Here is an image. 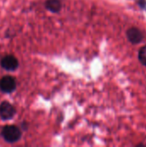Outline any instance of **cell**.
Instances as JSON below:
<instances>
[{
	"instance_id": "obj_1",
	"label": "cell",
	"mask_w": 146,
	"mask_h": 147,
	"mask_svg": "<svg viewBox=\"0 0 146 147\" xmlns=\"http://www.w3.org/2000/svg\"><path fill=\"white\" fill-rule=\"evenodd\" d=\"M1 135L5 141L9 143H15L20 140L22 132L20 128L15 125H7L2 129Z\"/></svg>"
},
{
	"instance_id": "obj_2",
	"label": "cell",
	"mask_w": 146,
	"mask_h": 147,
	"mask_svg": "<svg viewBox=\"0 0 146 147\" xmlns=\"http://www.w3.org/2000/svg\"><path fill=\"white\" fill-rule=\"evenodd\" d=\"M16 114L15 108L8 102H3L0 103V119L8 121L12 119Z\"/></svg>"
},
{
	"instance_id": "obj_3",
	"label": "cell",
	"mask_w": 146,
	"mask_h": 147,
	"mask_svg": "<svg viewBox=\"0 0 146 147\" xmlns=\"http://www.w3.org/2000/svg\"><path fill=\"white\" fill-rule=\"evenodd\" d=\"M126 34L128 40L133 45L139 44L140 42L143 41V40L145 38V34L141 31V29H139V28H136V27H132V28H128L126 30Z\"/></svg>"
},
{
	"instance_id": "obj_4",
	"label": "cell",
	"mask_w": 146,
	"mask_h": 147,
	"mask_svg": "<svg viewBox=\"0 0 146 147\" xmlns=\"http://www.w3.org/2000/svg\"><path fill=\"white\" fill-rule=\"evenodd\" d=\"M16 88L15 79L11 76H4L0 79V90L4 93H11Z\"/></svg>"
},
{
	"instance_id": "obj_5",
	"label": "cell",
	"mask_w": 146,
	"mask_h": 147,
	"mask_svg": "<svg viewBox=\"0 0 146 147\" xmlns=\"http://www.w3.org/2000/svg\"><path fill=\"white\" fill-rule=\"evenodd\" d=\"M18 65H19V63H18L17 59L11 54L4 56L1 59V66L6 71H15L18 68Z\"/></svg>"
},
{
	"instance_id": "obj_6",
	"label": "cell",
	"mask_w": 146,
	"mask_h": 147,
	"mask_svg": "<svg viewBox=\"0 0 146 147\" xmlns=\"http://www.w3.org/2000/svg\"><path fill=\"white\" fill-rule=\"evenodd\" d=\"M45 7L52 13H59L62 9V3L61 0H46Z\"/></svg>"
},
{
	"instance_id": "obj_7",
	"label": "cell",
	"mask_w": 146,
	"mask_h": 147,
	"mask_svg": "<svg viewBox=\"0 0 146 147\" xmlns=\"http://www.w3.org/2000/svg\"><path fill=\"white\" fill-rule=\"evenodd\" d=\"M138 58H139V60L140 61V63L146 66V45L145 46H143L139 51V54H138Z\"/></svg>"
},
{
	"instance_id": "obj_8",
	"label": "cell",
	"mask_w": 146,
	"mask_h": 147,
	"mask_svg": "<svg viewBox=\"0 0 146 147\" xmlns=\"http://www.w3.org/2000/svg\"><path fill=\"white\" fill-rule=\"evenodd\" d=\"M138 4L142 9H146V0H138Z\"/></svg>"
}]
</instances>
